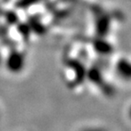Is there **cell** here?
<instances>
[{"label": "cell", "mask_w": 131, "mask_h": 131, "mask_svg": "<svg viewBox=\"0 0 131 131\" xmlns=\"http://www.w3.org/2000/svg\"><path fill=\"white\" fill-rule=\"evenodd\" d=\"M82 131H106L105 129L101 128V127H86Z\"/></svg>", "instance_id": "obj_1"}, {"label": "cell", "mask_w": 131, "mask_h": 131, "mask_svg": "<svg viewBox=\"0 0 131 131\" xmlns=\"http://www.w3.org/2000/svg\"><path fill=\"white\" fill-rule=\"evenodd\" d=\"M129 116H130V117H131V108H130V110H129Z\"/></svg>", "instance_id": "obj_2"}]
</instances>
